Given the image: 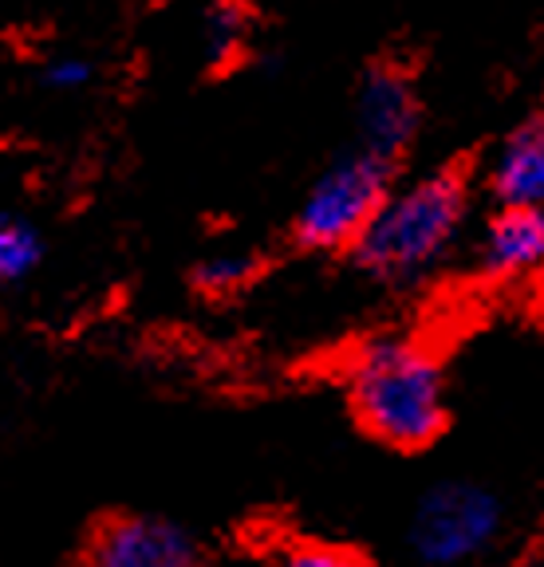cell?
Masks as SVG:
<instances>
[{"instance_id": "6da1fadb", "label": "cell", "mask_w": 544, "mask_h": 567, "mask_svg": "<svg viewBox=\"0 0 544 567\" xmlns=\"http://www.w3.org/2000/svg\"><path fill=\"white\" fill-rule=\"evenodd\" d=\"M348 394L359 425L391 450H427L447 430V374L414 339H367L348 367Z\"/></svg>"}, {"instance_id": "7a4b0ae2", "label": "cell", "mask_w": 544, "mask_h": 567, "mask_svg": "<svg viewBox=\"0 0 544 567\" xmlns=\"http://www.w3.org/2000/svg\"><path fill=\"white\" fill-rule=\"evenodd\" d=\"M470 213V177L458 166L430 169L391 189L387 205L351 252L376 280L407 284L442 265Z\"/></svg>"}, {"instance_id": "3957f363", "label": "cell", "mask_w": 544, "mask_h": 567, "mask_svg": "<svg viewBox=\"0 0 544 567\" xmlns=\"http://www.w3.org/2000/svg\"><path fill=\"white\" fill-rule=\"evenodd\" d=\"M394 189V166L376 154H348L331 162L320 174L300 209H296L292 233L304 248L316 252H336V248H356L379 209L387 205Z\"/></svg>"}, {"instance_id": "277c9868", "label": "cell", "mask_w": 544, "mask_h": 567, "mask_svg": "<svg viewBox=\"0 0 544 567\" xmlns=\"http://www.w3.org/2000/svg\"><path fill=\"white\" fill-rule=\"evenodd\" d=\"M501 528V508L490 488L470 481L434 485L414 508L411 548L430 567H458L485 551Z\"/></svg>"}, {"instance_id": "5b68a950", "label": "cell", "mask_w": 544, "mask_h": 567, "mask_svg": "<svg viewBox=\"0 0 544 567\" xmlns=\"http://www.w3.org/2000/svg\"><path fill=\"white\" fill-rule=\"evenodd\" d=\"M80 567H206L202 544L162 516H111L99 524Z\"/></svg>"}, {"instance_id": "8992f818", "label": "cell", "mask_w": 544, "mask_h": 567, "mask_svg": "<svg viewBox=\"0 0 544 567\" xmlns=\"http://www.w3.org/2000/svg\"><path fill=\"white\" fill-rule=\"evenodd\" d=\"M356 126H359V151L376 154L391 162L411 151L419 134V91L411 75L399 68H376L359 87L356 103Z\"/></svg>"}, {"instance_id": "52a82bcc", "label": "cell", "mask_w": 544, "mask_h": 567, "mask_svg": "<svg viewBox=\"0 0 544 567\" xmlns=\"http://www.w3.org/2000/svg\"><path fill=\"white\" fill-rule=\"evenodd\" d=\"M473 257L493 280H517L544 268V209H497L482 225Z\"/></svg>"}, {"instance_id": "ba28073f", "label": "cell", "mask_w": 544, "mask_h": 567, "mask_svg": "<svg viewBox=\"0 0 544 567\" xmlns=\"http://www.w3.org/2000/svg\"><path fill=\"white\" fill-rule=\"evenodd\" d=\"M490 194L501 209H544V123L509 134L490 166Z\"/></svg>"}, {"instance_id": "9c48e42d", "label": "cell", "mask_w": 544, "mask_h": 567, "mask_svg": "<svg viewBox=\"0 0 544 567\" xmlns=\"http://www.w3.org/2000/svg\"><path fill=\"white\" fill-rule=\"evenodd\" d=\"M40 257H44V245L37 229L17 217H0V284L24 280L40 265Z\"/></svg>"}, {"instance_id": "30bf717a", "label": "cell", "mask_w": 544, "mask_h": 567, "mask_svg": "<svg viewBox=\"0 0 544 567\" xmlns=\"http://www.w3.org/2000/svg\"><path fill=\"white\" fill-rule=\"evenodd\" d=\"M273 567H371V559L359 556L356 548L328 540H288L277 548Z\"/></svg>"}, {"instance_id": "8fae6325", "label": "cell", "mask_w": 544, "mask_h": 567, "mask_svg": "<svg viewBox=\"0 0 544 567\" xmlns=\"http://www.w3.org/2000/svg\"><path fill=\"white\" fill-rule=\"evenodd\" d=\"M253 272V260L242 257V252H217V257H206L202 265H197L194 272V284L202 288V292H237L245 280H249Z\"/></svg>"}, {"instance_id": "7c38bea8", "label": "cell", "mask_w": 544, "mask_h": 567, "mask_svg": "<svg viewBox=\"0 0 544 567\" xmlns=\"http://www.w3.org/2000/svg\"><path fill=\"white\" fill-rule=\"evenodd\" d=\"M242 32H245V12H237V9L209 12V52H214L217 60L242 44Z\"/></svg>"}, {"instance_id": "4fadbf2b", "label": "cell", "mask_w": 544, "mask_h": 567, "mask_svg": "<svg viewBox=\"0 0 544 567\" xmlns=\"http://www.w3.org/2000/svg\"><path fill=\"white\" fill-rule=\"evenodd\" d=\"M44 80H48V87H55V91H80L91 83V63L80 60V55H60V60L48 63Z\"/></svg>"}]
</instances>
